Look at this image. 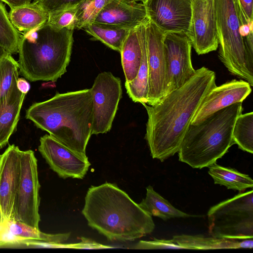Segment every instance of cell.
<instances>
[{"label":"cell","instance_id":"cell-1","mask_svg":"<svg viewBox=\"0 0 253 253\" xmlns=\"http://www.w3.org/2000/svg\"><path fill=\"white\" fill-rule=\"evenodd\" d=\"M215 79L214 71L202 67L157 104H142L148 115L145 138L153 159L163 162L178 152L198 107L216 85Z\"/></svg>","mask_w":253,"mask_h":253},{"label":"cell","instance_id":"cell-2","mask_svg":"<svg viewBox=\"0 0 253 253\" xmlns=\"http://www.w3.org/2000/svg\"><path fill=\"white\" fill-rule=\"evenodd\" d=\"M25 118L72 151L86 156L93 121L90 88L57 93L35 102L26 110Z\"/></svg>","mask_w":253,"mask_h":253},{"label":"cell","instance_id":"cell-3","mask_svg":"<svg viewBox=\"0 0 253 253\" xmlns=\"http://www.w3.org/2000/svg\"><path fill=\"white\" fill-rule=\"evenodd\" d=\"M82 213L88 225L110 241H133L155 228L152 216L111 183L88 189Z\"/></svg>","mask_w":253,"mask_h":253},{"label":"cell","instance_id":"cell-4","mask_svg":"<svg viewBox=\"0 0 253 253\" xmlns=\"http://www.w3.org/2000/svg\"><path fill=\"white\" fill-rule=\"evenodd\" d=\"M74 30H55L46 23L21 35L17 61L19 74L31 82H55L70 61Z\"/></svg>","mask_w":253,"mask_h":253},{"label":"cell","instance_id":"cell-5","mask_svg":"<svg viewBox=\"0 0 253 253\" xmlns=\"http://www.w3.org/2000/svg\"><path fill=\"white\" fill-rule=\"evenodd\" d=\"M242 111V102H237L190 124L178 151L179 161L200 169L216 163L234 144L233 127Z\"/></svg>","mask_w":253,"mask_h":253},{"label":"cell","instance_id":"cell-6","mask_svg":"<svg viewBox=\"0 0 253 253\" xmlns=\"http://www.w3.org/2000/svg\"><path fill=\"white\" fill-rule=\"evenodd\" d=\"M218 56L231 74L253 85V37L241 34L242 25L236 0H215Z\"/></svg>","mask_w":253,"mask_h":253},{"label":"cell","instance_id":"cell-7","mask_svg":"<svg viewBox=\"0 0 253 253\" xmlns=\"http://www.w3.org/2000/svg\"><path fill=\"white\" fill-rule=\"evenodd\" d=\"M209 233L227 239L253 238V191L240 193L211 207L208 212Z\"/></svg>","mask_w":253,"mask_h":253},{"label":"cell","instance_id":"cell-8","mask_svg":"<svg viewBox=\"0 0 253 253\" xmlns=\"http://www.w3.org/2000/svg\"><path fill=\"white\" fill-rule=\"evenodd\" d=\"M37 162L33 150L21 151L20 177L10 219L39 229L41 185Z\"/></svg>","mask_w":253,"mask_h":253},{"label":"cell","instance_id":"cell-9","mask_svg":"<svg viewBox=\"0 0 253 253\" xmlns=\"http://www.w3.org/2000/svg\"><path fill=\"white\" fill-rule=\"evenodd\" d=\"M90 89L93 98L92 134L109 131L122 97L121 81L110 72L100 73Z\"/></svg>","mask_w":253,"mask_h":253},{"label":"cell","instance_id":"cell-10","mask_svg":"<svg viewBox=\"0 0 253 253\" xmlns=\"http://www.w3.org/2000/svg\"><path fill=\"white\" fill-rule=\"evenodd\" d=\"M164 44L167 62L165 96L184 84L196 70L191 60V42L186 35L165 33Z\"/></svg>","mask_w":253,"mask_h":253},{"label":"cell","instance_id":"cell-11","mask_svg":"<svg viewBox=\"0 0 253 253\" xmlns=\"http://www.w3.org/2000/svg\"><path fill=\"white\" fill-rule=\"evenodd\" d=\"M150 21L165 33L191 34L192 1L191 0H145Z\"/></svg>","mask_w":253,"mask_h":253},{"label":"cell","instance_id":"cell-12","mask_svg":"<svg viewBox=\"0 0 253 253\" xmlns=\"http://www.w3.org/2000/svg\"><path fill=\"white\" fill-rule=\"evenodd\" d=\"M148 92L147 104L154 105L164 97L167 62L164 44L165 33L149 21L146 24Z\"/></svg>","mask_w":253,"mask_h":253},{"label":"cell","instance_id":"cell-13","mask_svg":"<svg viewBox=\"0 0 253 253\" xmlns=\"http://www.w3.org/2000/svg\"><path fill=\"white\" fill-rule=\"evenodd\" d=\"M38 150L50 169L64 179H83L91 165L86 156L72 151L49 134L41 137Z\"/></svg>","mask_w":253,"mask_h":253},{"label":"cell","instance_id":"cell-14","mask_svg":"<svg viewBox=\"0 0 253 253\" xmlns=\"http://www.w3.org/2000/svg\"><path fill=\"white\" fill-rule=\"evenodd\" d=\"M192 46L198 55L215 51L218 47L215 0L192 1Z\"/></svg>","mask_w":253,"mask_h":253},{"label":"cell","instance_id":"cell-15","mask_svg":"<svg viewBox=\"0 0 253 253\" xmlns=\"http://www.w3.org/2000/svg\"><path fill=\"white\" fill-rule=\"evenodd\" d=\"M251 91V85L242 80L233 79L219 86L215 85L205 96L190 124H198L221 109L243 102Z\"/></svg>","mask_w":253,"mask_h":253},{"label":"cell","instance_id":"cell-16","mask_svg":"<svg viewBox=\"0 0 253 253\" xmlns=\"http://www.w3.org/2000/svg\"><path fill=\"white\" fill-rule=\"evenodd\" d=\"M21 150L9 145L0 155V209L2 224L11 219L21 173Z\"/></svg>","mask_w":253,"mask_h":253},{"label":"cell","instance_id":"cell-17","mask_svg":"<svg viewBox=\"0 0 253 253\" xmlns=\"http://www.w3.org/2000/svg\"><path fill=\"white\" fill-rule=\"evenodd\" d=\"M149 21L143 3L135 0H112L100 11L94 22L132 29Z\"/></svg>","mask_w":253,"mask_h":253},{"label":"cell","instance_id":"cell-18","mask_svg":"<svg viewBox=\"0 0 253 253\" xmlns=\"http://www.w3.org/2000/svg\"><path fill=\"white\" fill-rule=\"evenodd\" d=\"M145 25L131 29L122 46L120 54L126 83L133 81L138 74L146 40Z\"/></svg>","mask_w":253,"mask_h":253},{"label":"cell","instance_id":"cell-19","mask_svg":"<svg viewBox=\"0 0 253 253\" xmlns=\"http://www.w3.org/2000/svg\"><path fill=\"white\" fill-rule=\"evenodd\" d=\"M3 234L11 238L6 243L23 241H38L42 245L53 247H63L64 242L70 237V233L50 234L42 232L38 229L21 222L10 219L3 224Z\"/></svg>","mask_w":253,"mask_h":253},{"label":"cell","instance_id":"cell-20","mask_svg":"<svg viewBox=\"0 0 253 253\" xmlns=\"http://www.w3.org/2000/svg\"><path fill=\"white\" fill-rule=\"evenodd\" d=\"M25 97L16 83L0 106V149L8 143L10 137L16 130Z\"/></svg>","mask_w":253,"mask_h":253},{"label":"cell","instance_id":"cell-21","mask_svg":"<svg viewBox=\"0 0 253 253\" xmlns=\"http://www.w3.org/2000/svg\"><path fill=\"white\" fill-rule=\"evenodd\" d=\"M182 249L212 250L229 249H253V238L245 239H227L201 235L182 234L172 239Z\"/></svg>","mask_w":253,"mask_h":253},{"label":"cell","instance_id":"cell-22","mask_svg":"<svg viewBox=\"0 0 253 253\" xmlns=\"http://www.w3.org/2000/svg\"><path fill=\"white\" fill-rule=\"evenodd\" d=\"M8 16L16 29L24 33L42 26L48 18V14L40 5L34 2L11 9Z\"/></svg>","mask_w":253,"mask_h":253},{"label":"cell","instance_id":"cell-23","mask_svg":"<svg viewBox=\"0 0 253 253\" xmlns=\"http://www.w3.org/2000/svg\"><path fill=\"white\" fill-rule=\"evenodd\" d=\"M139 205L150 215L158 217L165 221L171 218L193 216L174 207L156 192L151 185L146 187V197Z\"/></svg>","mask_w":253,"mask_h":253},{"label":"cell","instance_id":"cell-24","mask_svg":"<svg viewBox=\"0 0 253 253\" xmlns=\"http://www.w3.org/2000/svg\"><path fill=\"white\" fill-rule=\"evenodd\" d=\"M208 168V173L213 179L214 184L240 192L253 187L252 178L249 175L241 173L234 169L224 167L216 163Z\"/></svg>","mask_w":253,"mask_h":253},{"label":"cell","instance_id":"cell-25","mask_svg":"<svg viewBox=\"0 0 253 253\" xmlns=\"http://www.w3.org/2000/svg\"><path fill=\"white\" fill-rule=\"evenodd\" d=\"M83 29L94 39L120 53L131 30L95 22L86 26Z\"/></svg>","mask_w":253,"mask_h":253},{"label":"cell","instance_id":"cell-26","mask_svg":"<svg viewBox=\"0 0 253 253\" xmlns=\"http://www.w3.org/2000/svg\"><path fill=\"white\" fill-rule=\"evenodd\" d=\"M232 138L239 148L253 153V112L241 113L235 122Z\"/></svg>","mask_w":253,"mask_h":253},{"label":"cell","instance_id":"cell-27","mask_svg":"<svg viewBox=\"0 0 253 253\" xmlns=\"http://www.w3.org/2000/svg\"><path fill=\"white\" fill-rule=\"evenodd\" d=\"M21 37L9 19L5 4L0 0V46L11 55L17 54Z\"/></svg>","mask_w":253,"mask_h":253},{"label":"cell","instance_id":"cell-28","mask_svg":"<svg viewBox=\"0 0 253 253\" xmlns=\"http://www.w3.org/2000/svg\"><path fill=\"white\" fill-rule=\"evenodd\" d=\"M17 61L8 53L0 62V106L19 78Z\"/></svg>","mask_w":253,"mask_h":253},{"label":"cell","instance_id":"cell-29","mask_svg":"<svg viewBox=\"0 0 253 253\" xmlns=\"http://www.w3.org/2000/svg\"><path fill=\"white\" fill-rule=\"evenodd\" d=\"M112 0H84L77 6L76 28L83 29L94 22L102 8Z\"/></svg>","mask_w":253,"mask_h":253},{"label":"cell","instance_id":"cell-30","mask_svg":"<svg viewBox=\"0 0 253 253\" xmlns=\"http://www.w3.org/2000/svg\"><path fill=\"white\" fill-rule=\"evenodd\" d=\"M77 6L51 12L48 14L46 24L55 30H74L77 25Z\"/></svg>","mask_w":253,"mask_h":253},{"label":"cell","instance_id":"cell-31","mask_svg":"<svg viewBox=\"0 0 253 253\" xmlns=\"http://www.w3.org/2000/svg\"><path fill=\"white\" fill-rule=\"evenodd\" d=\"M84 0H34L48 14L58 10L76 7Z\"/></svg>","mask_w":253,"mask_h":253},{"label":"cell","instance_id":"cell-32","mask_svg":"<svg viewBox=\"0 0 253 253\" xmlns=\"http://www.w3.org/2000/svg\"><path fill=\"white\" fill-rule=\"evenodd\" d=\"M136 249H182L172 239L140 241L133 248Z\"/></svg>","mask_w":253,"mask_h":253},{"label":"cell","instance_id":"cell-33","mask_svg":"<svg viewBox=\"0 0 253 253\" xmlns=\"http://www.w3.org/2000/svg\"><path fill=\"white\" fill-rule=\"evenodd\" d=\"M242 25L253 24V0H236Z\"/></svg>","mask_w":253,"mask_h":253},{"label":"cell","instance_id":"cell-34","mask_svg":"<svg viewBox=\"0 0 253 253\" xmlns=\"http://www.w3.org/2000/svg\"><path fill=\"white\" fill-rule=\"evenodd\" d=\"M18 89L24 94H26L30 89V84L24 77L18 78L16 81Z\"/></svg>","mask_w":253,"mask_h":253},{"label":"cell","instance_id":"cell-35","mask_svg":"<svg viewBox=\"0 0 253 253\" xmlns=\"http://www.w3.org/2000/svg\"><path fill=\"white\" fill-rule=\"evenodd\" d=\"M8 4L11 9L31 3V0H0Z\"/></svg>","mask_w":253,"mask_h":253},{"label":"cell","instance_id":"cell-36","mask_svg":"<svg viewBox=\"0 0 253 253\" xmlns=\"http://www.w3.org/2000/svg\"><path fill=\"white\" fill-rule=\"evenodd\" d=\"M8 53L2 47L0 46V62L2 58Z\"/></svg>","mask_w":253,"mask_h":253},{"label":"cell","instance_id":"cell-37","mask_svg":"<svg viewBox=\"0 0 253 253\" xmlns=\"http://www.w3.org/2000/svg\"><path fill=\"white\" fill-rule=\"evenodd\" d=\"M3 225H0V238L3 233Z\"/></svg>","mask_w":253,"mask_h":253},{"label":"cell","instance_id":"cell-38","mask_svg":"<svg viewBox=\"0 0 253 253\" xmlns=\"http://www.w3.org/2000/svg\"><path fill=\"white\" fill-rule=\"evenodd\" d=\"M2 224V216H1V211L0 209V225Z\"/></svg>","mask_w":253,"mask_h":253},{"label":"cell","instance_id":"cell-39","mask_svg":"<svg viewBox=\"0 0 253 253\" xmlns=\"http://www.w3.org/2000/svg\"><path fill=\"white\" fill-rule=\"evenodd\" d=\"M145 0H136V1H141V3H142Z\"/></svg>","mask_w":253,"mask_h":253},{"label":"cell","instance_id":"cell-40","mask_svg":"<svg viewBox=\"0 0 253 253\" xmlns=\"http://www.w3.org/2000/svg\"><path fill=\"white\" fill-rule=\"evenodd\" d=\"M192 1H194V0H191Z\"/></svg>","mask_w":253,"mask_h":253}]
</instances>
